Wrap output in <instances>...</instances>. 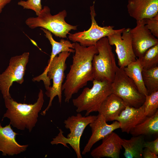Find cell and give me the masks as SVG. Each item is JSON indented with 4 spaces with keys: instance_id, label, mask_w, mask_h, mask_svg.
I'll use <instances>...</instances> for the list:
<instances>
[{
    "instance_id": "cell-3",
    "label": "cell",
    "mask_w": 158,
    "mask_h": 158,
    "mask_svg": "<svg viewBox=\"0 0 158 158\" xmlns=\"http://www.w3.org/2000/svg\"><path fill=\"white\" fill-rule=\"evenodd\" d=\"M71 53L63 51L55 56L48 64L43 73L32 79L34 81L42 80L47 91L45 94L49 98V104L41 114L44 116L51 106L54 98L57 96L61 105L62 100V86L65 78L64 71L66 68V61Z\"/></svg>"
},
{
    "instance_id": "cell-29",
    "label": "cell",
    "mask_w": 158,
    "mask_h": 158,
    "mask_svg": "<svg viewBox=\"0 0 158 158\" xmlns=\"http://www.w3.org/2000/svg\"><path fill=\"white\" fill-rule=\"evenodd\" d=\"M142 158H158L157 155L155 154L147 148L143 150Z\"/></svg>"
},
{
    "instance_id": "cell-8",
    "label": "cell",
    "mask_w": 158,
    "mask_h": 158,
    "mask_svg": "<svg viewBox=\"0 0 158 158\" xmlns=\"http://www.w3.org/2000/svg\"><path fill=\"white\" fill-rule=\"evenodd\" d=\"M111 87L112 93L121 98L127 106L138 108L145 102V96L139 92L135 84L123 69L118 67L111 83Z\"/></svg>"
},
{
    "instance_id": "cell-17",
    "label": "cell",
    "mask_w": 158,
    "mask_h": 158,
    "mask_svg": "<svg viewBox=\"0 0 158 158\" xmlns=\"http://www.w3.org/2000/svg\"><path fill=\"white\" fill-rule=\"evenodd\" d=\"M146 117L143 104L138 108L126 106L115 120L119 123L122 132L128 134L132 129Z\"/></svg>"
},
{
    "instance_id": "cell-22",
    "label": "cell",
    "mask_w": 158,
    "mask_h": 158,
    "mask_svg": "<svg viewBox=\"0 0 158 158\" xmlns=\"http://www.w3.org/2000/svg\"><path fill=\"white\" fill-rule=\"evenodd\" d=\"M45 34L46 37L49 40L52 46V51L48 64L58 54L63 51L74 53L75 42L71 43L70 41L61 39L59 42L55 41L53 38L52 33L48 30L40 28Z\"/></svg>"
},
{
    "instance_id": "cell-9",
    "label": "cell",
    "mask_w": 158,
    "mask_h": 158,
    "mask_svg": "<svg viewBox=\"0 0 158 158\" xmlns=\"http://www.w3.org/2000/svg\"><path fill=\"white\" fill-rule=\"evenodd\" d=\"M29 56V52H25L12 57L7 68L0 74V90L4 99L10 95L9 89L14 82L22 84L24 82Z\"/></svg>"
},
{
    "instance_id": "cell-24",
    "label": "cell",
    "mask_w": 158,
    "mask_h": 158,
    "mask_svg": "<svg viewBox=\"0 0 158 158\" xmlns=\"http://www.w3.org/2000/svg\"><path fill=\"white\" fill-rule=\"evenodd\" d=\"M137 59L143 69H148L158 66V44L149 49Z\"/></svg>"
},
{
    "instance_id": "cell-20",
    "label": "cell",
    "mask_w": 158,
    "mask_h": 158,
    "mask_svg": "<svg viewBox=\"0 0 158 158\" xmlns=\"http://www.w3.org/2000/svg\"><path fill=\"white\" fill-rule=\"evenodd\" d=\"M130 133L133 136L151 135L158 133V111L132 129Z\"/></svg>"
},
{
    "instance_id": "cell-25",
    "label": "cell",
    "mask_w": 158,
    "mask_h": 158,
    "mask_svg": "<svg viewBox=\"0 0 158 158\" xmlns=\"http://www.w3.org/2000/svg\"><path fill=\"white\" fill-rule=\"evenodd\" d=\"M145 114L147 117L151 116L157 111L158 108V91L145 96L143 104Z\"/></svg>"
},
{
    "instance_id": "cell-16",
    "label": "cell",
    "mask_w": 158,
    "mask_h": 158,
    "mask_svg": "<svg viewBox=\"0 0 158 158\" xmlns=\"http://www.w3.org/2000/svg\"><path fill=\"white\" fill-rule=\"evenodd\" d=\"M127 7L130 17L141 20L158 14V0H128Z\"/></svg>"
},
{
    "instance_id": "cell-19",
    "label": "cell",
    "mask_w": 158,
    "mask_h": 158,
    "mask_svg": "<svg viewBox=\"0 0 158 158\" xmlns=\"http://www.w3.org/2000/svg\"><path fill=\"white\" fill-rule=\"evenodd\" d=\"M145 135L133 136L130 139H122V146L126 158H142L145 142Z\"/></svg>"
},
{
    "instance_id": "cell-14",
    "label": "cell",
    "mask_w": 158,
    "mask_h": 158,
    "mask_svg": "<svg viewBox=\"0 0 158 158\" xmlns=\"http://www.w3.org/2000/svg\"><path fill=\"white\" fill-rule=\"evenodd\" d=\"M102 140L101 144L92 150L91 155L94 158H119L123 147L122 138L113 131Z\"/></svg>"
},
{
    "instance_id": "cell-4",
    "label": "cell",
    "mask_w": 158,
    "mask_h": 158,
    "mask_svg": "<svg viewBox=\"0 0 158 158\" xmlns=\"http://www.w3.org/2000/svg\"><path fill=\"white\" fill-rule=\"evenodd\" d=\"M91 88H84L81 93L72 100L76 111H85V116L94 112H98L102 103L112 93L111 83L106 80H94Z\"/></svg>"
},
{
    "instance_id": "cell-12",
    "label": "cell",
    "mask_w": 158,
    "mask_h": 158,
    "mask_svg": "<svg viewBox=\"0 0 158 158\" xmlns=\"http://www.w3.org/2000/svg\"><path fill=\"white\" fill-rule=\"evenodd\" d=\"M133 50L137 57L142 56L149 49L158 44V38L146 27L144 19L136 21V26L130 29Z\"/></svg>"
},
{
    "instance_id": "cell-28",
    "label": "cell",
    "mask_w": 158,
    "mask_h": 158,
    "mask_svg": "<svg viewBox=\"0 0 158 158\" xmlns=\"http://www.w3.org/2000/svg\"><path fill=\"white\" fill-rule=\"evenodd\" d=\"M144 147L147 148L157 155H158V138L152 141H145Z\"/></svg>"
},
{
    "instance_id": "cell-11",
    "label": "cell",
    "mask_w": 158,
    "mask_h": 158,
    "mask_svg": "<svg viewBox=\"0 0 158 158\" xmlns=\"http://www.w3.org/2000/svg\"><path fill=\"white\" fill-rule=\"evenodd\" d=\"M130 29H119L117 32L107 37L110 44L116 47L118 64L119 67L122 69L136 61L137 59L133 49Z\"/></svg>"
},
{
    "instance_id": "cell-7",
    "label": "cell",
    "mask_w": 158,
    "mask_h": 158,
    "mask_svg": "<svg viewBox=\"0 0 158 158\" xmlns=\"http://www.w3.org/2000/svg\"><path fill=\"white\" fill-rule=\"evenodd\" d=\"M97 116L88 115L83 116L78 113L76 115L68 117L64 121L65 127L68 129L70 132L65 137L63 132L61 129L57 135L53 138L51 141L52 145L61 144L69 148L67 144L70 145L74 150L78 158H82L80 149L81 137L86 127L95 120Z\"/></svg>"
},
{
    "instance_id": "cell-2",
    "label": "cell",
    "mask_w": 158,
    "mask_h": 158,
    "mask_svg": "<svg viewBox=\"0 0 158 158\" xmlns=\"http://www.w3.org/2000/svg\"><path fill=\"white\" fill-rule=\"evenodd\" d=\"M38 97L37 102L33 104L18 103L10 95L6 97L4 99L7 110L3 118H8L10 124L13 127L22 130L26 128L30 132L37 121L38 114L44 102L42 90H40Z\"/></svg>"
},
{
    "instance_id": "cell-10",
    "label": "cell",
    "mask_w": 158,
    "mask_h": 158,
    "mask_svg": "<svg viewBox=\"0 0 158 158\" xmlns=\"http://www.w3.org/2000/svg\"><path fill=\"white\" fill-rule=\"evenodd\" d=\"M95 2H93V5L90 8L91 25L90 28L87 30L73 34L69 33L68 37L70 40L78 42L83 46L95 45L97 42L101 39L107 37L119 30L114 29L113 26L102 27L98 25L95 18L96 13L94 7Z\"/></svg>"
},
{
    "instance_id": "cell-15",
    "label": "cell",
    "mask_w": 158,
    "mask_h": 158,
    "mask_svg": "<svg viewBox=\"0 0 158 158\" xmlns=\"http://www.w3.org/2000/svg\"><path fill=\"white\" fill-rule=\"evenodd\" d=\"M18 134L15 132L9 123L3 127L0 123V152L4 156H13L25 151L28 145H21L16 140Z\"/></svg>"
},
{
    "instance_id": "cell-6",
    "label": "cell",
    "mask_w": 158,
    "mask_h": 158,
    "mask_svg": "<svg viewBox=\"0 0 158 158\" xmlns=\"http://www.w3.org/2000/svg\"><path fill=\"white\" fill-rule=\"evenodd\" d=\"M95 46L98 53L94 55L92 60L93 79L111 83L118 67L111 46L107 37L98 40Z\"/></svg>"
},
{
    "instance_id": "cell-23",
    "label": "cell",
    "mask_w": 158,
    "mask_h": 158,
    "mask_svg": "<svg viewBox=\"0 0 158 158\" xmlns=\"http://www.w3.org/2000/svg\"><path fill=\"white\" fill-rule=\"evenodd\" d=\"M143 83L148 95L158 91V66L148 69H143Z\"/></svg>"
},
{
    "instance_id": "cell-30",
    "label": "cell",
    "mask_w": 158,
    "mask_h": 158,
    "mask_svg": "<svg viewBox=\"0 0 158 158\" xmlns=\"http://www.w3.org/2000/svg\"><path fill=\"white\" fill-rule=\"evenodd\" d=\"M12 0H0V14L1 13L4 7L9 3Z\"/></svg>"
},
{
    "instance_id": "cell-18",
    "label": "cell",
    "mask_w": 158,
    "mask_h": 158,
    "mask_svg": "<svg viewBox=\"0 0 158 158\" xmlns=\"http://www.w3.org/2000/svg\"><path fill=\"white\" fill-rule=\"evenodd\" d=\"M126 106L121 98L112 93L103 102L98 112L104 116L107 122L113 121Z\"/></svg>"
},
{
    "instance_id": "cell-21",
    "label": "cell",
    "mask_w": 158,
    "mask_h": 158,
    "mask_svg": "<svg viewBox=\"0 0 158 158\" xmlns=\"http://www.w3.org/2000/svg\"><path fill=\"white\" fill-rule=\"evenodd\" d=\"M126 74L133 81L139 92L144 95H148L142 79L143 69L137 59L136 61L129 64L123 68Z\"/></svg>"
},
{
    "instance_id": "cell-13",
    "label": "cell",
    "mask_w": 158,
    "mask_h": 158,
    "mask_svg": "<svg viewBox=\"0 0 158 158\" xmlns=\"http://www.w3.org/2000/svg\"><path fill=\"white\" fill-rule=\"evenodd\" d=\"M107 122L104 116L99 113L96 119L89 124L91 128L92 134L82 152L83 155L89 152L97 142L115 130L120 128V124L116 121L110 124Z\"/></svg>"
},
{
    "instance_id": "cell-26",
    "label": "cell",
    "mask_w": 158,
    "mask_h": 158,
    "mask_svg": "<svg viewBox=\"0 0 158 158\" xmlns=\"http://www.w3.org/2000/svg\"><path fill=\"white\" fill-rule=\"evenodd\" d=\"M18 4L24 9L33 10L37 16L39 15L42 8L41 0H20L18 2Z\"/></svg>"
},
{
    "instance_id": "cell-1",
    "label": "cell",
    "mask_w": 158,
    "mask_h": 158,
    "mask_svg": "<svg viewBox=\"0 0 158 158\" xmlns=\"http://www.w3.org/2000/svg\"><path fill=\"white\" fill-rule=\"evenodd\" d=\"M74 49L72 64L62 88L67 103L88 82L94 80L92 60L94 55L98 53L95 45L85 47L77 42H75Z\"/></svg>"
},
{
    "instance_id": "cell-27",
    "label": "cell",
    "mask_w": 158,
    "mask_h": 158,
    "mask_svg": "<svg viewBox=\"0 0 158 158\" xmlns=\"http://www.w3.org/2000/svg\"><path fill=\"white\" fill-rule=\"evenodd\" d=\"M145 25L152 34L158 38V14L154 17L144 19Z\"/></svg>"
},
{
    "instance_id": "cell-5",
    "label": "cell",
    "mask_w": 158,
    "mask_h": 158,
    "mask_svg": "<svg viewBox=\"0 0 158 158\" xmlns=\"http://www.w3.org/2000/svg\"><path fill=\"white\" fill-rule=\"evenodd\" d=\"M67 15L65 10L52 15L49 8L45 6L37 16L28 18L25 23L31 29L42 28L49 31L56 37L64 38L67 37V35L70 31L77 30V26L71 25L65 21V19Z\"/></svg>"
}]
</instances>
